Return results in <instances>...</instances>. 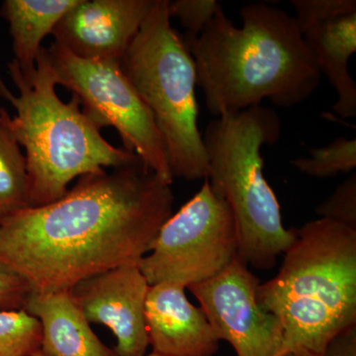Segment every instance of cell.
<instances>
[{
	"label": "cell",
	"mask_w": 356,
	"mask_h": 356,
	"mask_svg": "<svg viewBox=\"0 0 356 356\" xmlns=\"http://www.w3.org/2000/svg\"><path fill=\"white\" fill-rule=\"evenodd\" d=\"M281 121L273 108L257 105L216 117L202 135L208 158L206 179L228 203L238 234V257L254 268L276 266L294 242L275 193L264 173V145L280 140Z\"/></svg>",
	"instance_id": "5b68a950"
},
{
	"label": "cell",
	"mask_w": 356,
	"mask_h": 356,
	"mask_svg": "<svg viewBox=\"0 0 356 356\" xmlns=\"http://www.w3.org/2000/svg\"><path fill=\"white\" fill-rule=\"evenodd\" d=\"M288 356H322L317 355H312V353H301V351H297V353H290Z\"/></svg>",
	"instance_id": "cb8c5ba5"
},
{
	"label": "cell",
	"mask_w": 356,
	"mask_h": 356,
	"mask_svg": "<svg viewBox=\"0 0 356 356\" xmlns=\"http://www.w3.org/2000/svg\"><path fill=\"white\" fill-rule=\"evenodd\" d=\"M48 54L57 86L79 98L89 120L100 130L116 129L124 149L172 184L165 143L153 115L124 74L120 63L83 60L56 42Z\"/></svg>",
	"instance_id": "52a82bcc"
},
{
	"label": "cell",
	"mask_w": 356,
	"mask_h": 356,
	"mask_svg": "<svg viewBox=\"0 0 356 356\" xmlns=\"http://www.w3.org/2000/svg\"><path fill=\"white\" fill-rule=\"evenodd\" d=\"M9 117L0 107V220L29 208L27 161L9 125Z\"/></svg>",
	"instance_id": "2e32d148"
},
{
	"label": "cell",
	"mask_w": 356,
	"mask_h": 356,
	"mask_svg": "<svg viewBox=\"0 0 356 356\" xmlns=\"http://www.w3.org/2000/svg\"><path fill=\"white\" fill-rule=\"evenodd\" d=\"M23 310L38 318L46 356H118L96 336L70 291H32Z\"/></svg>",
	"instance_id": "4fadbf2b"
},
{
	"label": "cell",
	"mask_w": 356,
	"mask_h": 356,
	"mask_svg": "<svg viewBox=\"0 0 356 356\" xmlns=\"http://www.w3.org/2000/svg\"><path fill=\"white\" fill-rule=\"evenodd\" d=\"M222 6L215 0H175L168 1L170 18L175 17L185 29V46L198 38Z\"/></svg>",
	"instance_id": "d6986e66"
},
{
	"label": "cell",
	"mask_w": 356,
	"mask_h": 356,
	"mask_svg": "<svg viewBox=\"0 0 356 356\" xmlns=\"http://www.w3.org/2000/svg\"><path fill=\"white\" fill-rule=\"evenodd\" d=\"M31 292L21 276L0 267V311L23 310Z\"/></svg>",
	"instance_id": "7402d4cb"
},
{
	"label": "cell",
	"mask_w": 356,
	"mask_h": 356,
	"mask_svg": "<svg viewBox=\"0 0 356 356\" xmlns=\"http://www.w3.org/2000/svg\"><path fill=\"white\" fill-rule=\"evenodd\" d=\"M299 172L318 178H331L356 168V140L339 137L327 146L310 149L309 158L291 161Z\"/></svg>",
	"instance_id": "e0dca14e"
},
{
	"label": "cell",
	"mask_w": 356,
	"mask_h": 356,
	"mask_svg": "<svg viewBox=\"0 0 356 356\" xmlns=\"http://www.w3.org/2000/svg\"><path fill=\"white\" fill-rule=\"evenodd\" d=\"M172 184L140 159L79 177L62 198L0 220V267L33 292L81 280L149 254L172 215Z\"/></svg>",
	"instance_id": "6da1fadb"
},
{
	"label": "cell",
	"mask_w": 356,
	"mask_h": 356,
	"mask_svg": "<svg viewBox=\"0 0 356 356\" xmlns=\"http://www.w3.org/2000/svg\"><path fill=\"white\" fill-rule=\"evenodd\" d=\"M300 31L324 21L356 13L355 0H292Z\"/></svg>",
	"instance_id": "44dd1931"
},
{
	"label": "cell",
	"mask_w": 356,
	"mask_h": 356,
	"mask_svg": "<svg viewBox=\"0 0 356 356\" xmlns=\"http://www.w3.org/2000/svg\"><path fill=\"white\" fill-rule=\"evenodd\" d=\"M79 0H6L0 14L9 25L15 60L23 69L36 64L42 42Z\"/></svg>",
	"instance_id": "9a60e30c"
},
{
	"label": "cell",
	"mask_w": 356,
	"mask_h": 356,
	"mask_svg": "<svg viewBox=\"0 0 356 356\" xmlns=\"http://www.w3.org/2000/svg\"><path fill=\"white\" fill-rule=\"evenodd\" d=\"M323 219L331 220L356 229V175L353 172L337 187L334 193L316 209Z\"/></svg>",
	"instance_id": "ffe728a7"
},
{
	"label": "cell",
	"mask_w": 356,
	"mask_h": 356,
	"mask_svg": "<svg viewBox=\"0 0 356 356\" xmlns=\"http://www.w3.org/2000/svg\"><path fill=\"white\" fill-rule=\"evenodd\" d=\"M120 67L153 115L173 178L206 179L208 158L198 128L197 72L191 51L170 24L168 0H153Z\"/></svg>",
	"instance_id": "8992f818"
},
{
	"label": "cell",
	"mask_w": 356,
	"mask_h": 356,
	"mask_svg": "<svg viewBox=\"0 0 356 356\" xmlns=\"http://www.w3.org/2000/svg\"><path fill=\"white\" fill-rule=\"evenodd\" d=\"M259 278L238 257L215 277L188 286L219 341L236 356H288L280 320L257 300Z\"/></svg>",
	"instance_id": "9c48e42d"
},
{
	"label": "cell",
	"mask_w": 356,
	"mask_h": 356,
	"mask_svg": "<svg viewBox=\"0 0 356 356\" xmlns=\"http://www.w3.org/2000/svg\"><path fill=\"white\" fill-rule=\"evenodd\" d=\"M147 337L153 353L161 356H213L218 339L200 307L194 306L185 287L175 283L152 285L146 300Z\"/></svg>",
	"instance_id": "7c38bea8"
},
{
	"label": "cell",
	"mask_w": 356,
	"mask_h": 356,
	"mask_svg": "<svg viewBox=\"0 0 356 356\" xmlns=\"http://www.w3.org/2000/svg\"><path fill=\"white\" fill-rule=\"evenodd\" d=\"M318 72L337 95L332 109L343 119L356 116V83L348 62L356 51V13L324 21L302 32Z\"/></svg>",
	"instance_id": "5bb4252c"
},
{
	"label": "cell",
	"mask_w": 356,
	"mask_h": 356,
	"mask_svg": "<svg viewBox=\"0 0 356 356\" xmlns=\"http://www.w3.org/2000/svg\"><path fill=\"white\" fill-rule=\"evenodd\" d=\"M41 324L25 310L0 311V356H28L40 350Z\"/></svg>",
	"instance_id": "ac0fdd59"
},
{
	"label": "cell",
	"mask_w": 356,
	"mask_h": 356,
	"mask_svg": "<svg viewBox=\"0 0 356 356\" xmlns=\"http://www.w3.org/2000/svg\"><path fill=\"white\" fill-rule=\"evenodd\" d=\"M257 300L280 320L289 353L322 355L334 334L356 324V229L323 218L295 229Z\"/></svg>",
	"instance_id": "277c9868"
},
{
	"label": "cell",
	"mask_w": 356,
	"mask_h": 356,
	"mask_svg": "<svg viewBox=\"0 0 356 356\" xmlns=\"http://www.w3.org/2000/svg\"><path fill=\"white\" fill-rule=\"evenodd\" d=\"M238 27L222 9L187 46L213 116L242 111L269 100L292 108L320 86L318 72L294 16L266 3L241 9Z\"/></svg>",
	"instance_id": "7a4b0ae2"
},
{
	"label": "cell",
	"mask_w": 356,
	"mask_h": 356,
	"mask_svg": "<svg viewBox=\"0 0 356 356\" xmlns=\"http://www.w3.org/2000/svg\"><path fill=\"white\" fill-rule=\"evenodd\" d=\"M144 356H161V355H156V353H149V355H146Z\"/></svg>",
	"instance_id": "484cf974"
},
{
	"label": "cell",
	"mask_w": 356,
	"mask_h": 356,
	"mask_svg": "<svg viewBox=\"0 0 356 356\" xmlns=\"http://www.w3.org/2000/svg\"><path fill=\"white\" fill-rule=\"evenodd\" d=\"M7 67L18 95L7 88L0 74V96L15 109L9 125L26 152L29 208L62 198L77 177L139 161L135 154L102 137L76 95L67 103L58 97L48 49L42 47L30 69L21 67L15 58Z\"/></svg>",
	"instance_id": "3957f363"
},
{
	"label": "cell",
	"mask_w": 356,
	"mask_h": 356,
	"mask_svg": "<svg viewBox=\"0 0 356 356\" xmlns=\"http://www.w3.org/2000/svg\"><path fill=\"white\" fill-rule=\"evenodd\" d=\"M28 356H46V355H44V353H42L41 350H38V351H36V353H33V355H28Z\"/></svg>",
	"instance_id": "d4e9b609"
},
{
	"label": "cell",
	"mask_w": 356,
	"mask_h": 356,
	"mask_svg": "<svg viewBox=\"0 0 356 356\" xmlns=\"http://www.w3.org/2000/svg\"><path fill=\"white\" fill-rule=\"evenodd\" d=\"M152 4L153 0H79L51 35L77 58L120 63Z\"/></svg>",
	"instance_id": "8fae6325"
},
{
	"label": "cell",
	"mask_w": 356,
	"mask_h": 356,
	"mask_svg": "<svg viewBox=\"0 0 356 356\" xmlns=\"http://www.w3.org/2000/svg\"><path fill=\"white\" fill-rule=\"evenodd\" d=\"M322 356H356V324L334 334L325 346Z\"/></svg>",
	"instance_id": "603a6c76"
},
{
	"label": "cell",
	"mask_w": 356,
	"mask_h": 356,
	"mask_svg": "<svg viewBox=\"0 0 356 356\" xmlns=\"http://www.w3.org/2000/svg\"><path fill=\"white\" fill-rule=\"evenodd\" d=\"M149 284L139 264L91 276L70 290L89 324L106 325L118 356H144L149 348L146 300Z\"/></svg>",
	"instance_id": "30bf717a"
},
{
	"label": "cell",
	"mask_w": 356,
	"mask_h": 356,
	"mask_svg": "<svg viewBox=\"0 0 356 356\" xmlns=\"http://www.w3.org/2000/svg\"><path fill=\"white\" fill-rule=\"evenodd\" d=\"M238 257V234L228 203L207 179L161 226L139 262L149 286L170 282L185 288L215 277Z\"/></svg>",
	"instance_id": "ba28073f"
}]
</instances>
